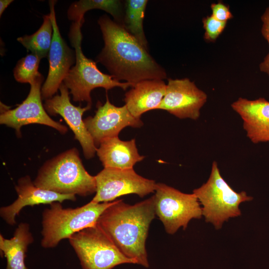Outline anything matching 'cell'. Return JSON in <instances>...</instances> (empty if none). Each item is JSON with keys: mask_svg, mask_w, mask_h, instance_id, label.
<instances>
[{"mask_svg": "<svg viewBox=\"0 0 269 269\" xmlns=\"http://www.w3.org/2000/svg\"><path fill=\"white\" fill-rule=\"evenodd\" d=\"M37 187L62 194L87 196L96 193L95 176L85 169L73 147L46 161L33 181Z\"/></svg>", "mask_w": 269, "mask_h": 269, "instance_id": "obj_3", "label": "cell"}, {"mask_svg": "<svg viewBox=\"0 0 269 269\" xmlns=\"http://www.w3.org/2000/svg\"><path fill=\"white\" fill-rule=\"evenodd\" d=\"M17 198L11 204L0 208V216L8 225L16 224L15 217L25 206L50 204L54 202L62 203L65 200L75 201L76 195L62 194L35 186L28 175L20 178L15 186Z\"/></svg>", "mask_w": 269, "mask_h": 269, "instance_id": "obj_15", "label": "cell"}, {"mask_svg": "<svg viewBox=\"0 0 269 269\" xmlns=\"http://www.w3.org/2000/svg\"><path fill=\"white\" fill-rule=\"evenodd\" d=\"M104 47L97 61L115 79L134 84L145 80L167 78L165 70L121 25L106 15L98 19Z\"/></svg>", "mask_w": 269, "mask_h": 269, "instance_id": "obj_1", "label": "cell"}, {"mask_svg": "<svg viewBox=\"0 0 269 269\" xmlns=\"http://www.w3.org/2000/svg\"><path fill=\"white\" fill-rule=\"evenodd\" d=\"M56 2V0L49 1L53 36L48 56V73L41 88V97L44 100L52 98L57 92L76 60L75 51L65 42L57 24L54 9Z\"/></svg>", "mask_w": 269, "mask_h": 269, "instance_id": "obj_13", "label": "cell"}, {"mask_svg": "<svg viewBox=\"0 0 269 269\" xmlns=\"http://www.w3.org/2000/svg\"><path fill=\"white\" fill-rule=\"evenodd\" d=\"M96 153L104 168L133 169L144 158L139 154L135 139L123 141L118 136L103 140L97 147Z\"/></svg>", "mask_w": 269, "mask_h": 269, "instance_id": "obj_17", "label": "cell"}, {"mask_svg": "<svg viewBox=\"0 0 269 269\" xmlns=\"http://www.w3.org/2000/svg\"><path fill=\"white\" fill-rule=\"evenodd\" d=\"M92 9L106 11L113 16L115 21L123 25L124 7L121 1L118 0H80L74 2L68 9V18L74 22H84V14Z\"/></svg>", "mask_w": 269, "mask_h": 269, "instance_id": "obj_20", "label": "cell"}, {"mask_svg": "<svg viewBox=\"0 0 269 269\" xmlns=\"http://www.w3.org/2000/svg\"><path fill=\"white\" fill-rule=\"evenodd\" d=\"M43 19L42 25L35 33L17 38L28 51L40 59L48 56L53 36V26L49 14L43 15Z\"/></svg>", "mask_w": 269, "mask_h": 269, "instance_id": "obj_21", "label": "cell"}, {"mask_svg": "<svg viewBox=\"0 0 269 269\" xmlns=\"http://www.w3.org/2000/svg\"><path fill=\"white\" fill-rule=\"evenodd\" d=\"M205 30L204 38L208 42H215L224 31L227 22L220 21L211 15L202 18Z\"/></svg>", "mask_w": 269, "mask_h": 269, "instance_id": "obj_24", "label": "cell"}, {"mask_svg": "<svg viewBox=\"0 0 269 269\" xmlns=\"http://www.w3.org/2000/svg\"><path fill=\"white\" fill-rule=\"evenodd\" d=\"M262 25V35L267 41L269 46V6L267 7L261 17ZM260 70L269 77V51L263 61L259 65Z\"/></svg>", "mask_w": 269, "mask_h": 269, "instance_id": "obj_25", "label": "cell"}, {"mask_svg": "<svg viewBox=\"0 0 269 269\" xmlns=\"http://www.w3.org/2000/svg\"><path fill=\"white\" fill-rule=\"evenodd\" d=\"M155 192V214L168 234H174L180 227L185 230L191 219L201 218L202 208L194 193H184L161 183H156Z\"/></svg>", "mask_w": 269, "mask_h": 269, "instance_id": "obj_8", "label": "cell"}, {"mask_svg": "<svg viewBox=\"0 0 269 269\" xmlns=\"http://www.w3.org/2000/svg\"><path fill=\"white\" fill-rule=\"evenodd\" d=\"M113 202L90 201L76 208H64L59 202L51 203L42 214L41 246L45 249L55 248L61 240L96 225L101 214Z\"/></svg>", "mask_w": 269, "mask_h": 269, "instance_id": "obj_4", "label": "cell"}, {"mask_svg": "<svg viewBox=\"0 0 269 269\" xmlns=\"http://www.w3.org/2000/svg\"><path fill=\"white\" fill-rule=\"evenodd\" d=\"M147 0H128L125 1L123 26L143 47L147 49L143 28V20Z\"/></svg>", "mask_w": 269, "mask_h": 269, "instance_id": "obj_22", "label": "cell"}, {"mask_svg": "<svg viewBox=\"0 0 269 269\" xmlns=\"http://www.w3.org/2000/svg\"><path fill=\"white\" fill-rule=\"evenodd\" d=\"M40 59L30 53L20 59L13 70V76L16 81L30 84L41 74L38 71Z\"/></svg>", "mask_w": 269, "mask_h": 269, "instance_id": "obj_23", "label": "cell"}, {"mask_svg": "<svg viewBox=\"0 0 269 269\" xmlns=\"http://www.w3.org/2000/svg\"><path fill=\"white\" fill-rule=\"evenodd\" d=\"M210 7L212 10L211 15L220 21L227 22L233 17L229 7L222 1L212 3Z\"/></svg>", "mask_w": 269, "mask_h": 269, "instance_id": "obj_26", "label": "cell"}, {"mask_svg": "<svg viewBox=\"0 0 269 269\" xmlns=\"http://www.w3.org/2000/svg\"><path fill=\"white\" fill-rule=\"evenodd\" d=\"M207 98V94L189 79H168L165 95L156 110H165L179 119L196 120Z\"/></svg>", "mask_w": 269, "mask_h": 269, "instance_id": "obj_11", "label": "cell"}, {"mask_svg": "<svg viewBox=\"0 0 269 269\" xmlns=\"http://www.w3.org/2000/svg\"><path fill=\"white\" fill-rule=\"evenodd\" d=\"M155 215L154 196L134 205L116 200L101 214L97 225L125 256L148 268L145 243Z\"/></svg>", "mask_w": 269, "mask_h": 269, "instance_id": "obj_2", "label": "cell"}, {"mask_svg": "<svg viewBox=\"0 0 269 269\" xmlns=\"http://www.w3.org/2000/svg\"><path fill=\"white\" fill-rule=\"evenodd\" d=\"M34 241L27 223H20L10 239L0 235V250L6 260L5 269H27L24 259L28 246Z\"/></svg>", "mask_w": 269, "mask_h": 269, "instance_id": "obj_19", "label": "cell"}, {"mask_svg": "<svg viewBox=\"0 0 269 269\" xmlns=\"http://www.w3.org/2000/svg\"><path fill=\"white\" fill-rule=\"evenodd\" d=\"M202 204V215L205 221L220 229L224 221L241 215L240 204L253 198L245 191L236 192L222 177L216 161L212 163L207 181L193 191Z\"/></svg>", "mask_w": 269, "mask_h": 269, "instance_id": "obj_6", "label": "cell"}, {"mask_svg": "<svg viewBox=\"0 0 269 269\" xmlns=\"http://www.w3.org/2000/svg\"><path fill=\"white\" fill-rule=\"evenodd\" d=\"M241 117L243 127L254 143H269V101L264 98H239L231 105Z\"/></svg>", "mask_w": 269, "mask_h": 269, "instance_id": "obj_16", "label": "cell"}, {"mask_svg": "<svg viewBox=\"0 0 269 269\" xmlns=\"http://www.w3.org/2000/svg\"><path fill=\"white\" fill-rule=\"evenodd\" d=\"M44 77L41 75L30 85L26 98L13 109H1L0 123L15 130L18 137H21V128L25 125L37 124L51 127L64 134L68 128L64 125L52 119L42 103L41 84Z\"/></svg>", "mask_w": 269, "mask_h": 269, "instance_id": "obj_10", "label": "cell"}, {"mask_svg": "<svg viewBox=\"0 0 269 269\" xmlns=\"http://www.w3.org/2000/svg\"><path fill=\"white\" fill-rule=\"evenodd\" d=\"M166 88V85L163 80L138 82L126 93L125 105L132 115L140 118L143 113L156 110L165 95Z\"/></svg>", "mask_w": 269, "mask_h": 269, "instance_id": "obj_18", "label": "cell"}, {"mask_svg": "<svg viewBox=\"0 0 269 269\" xmlns=\"http://www.w3.org/2000/svg\"><path fill=\"white\" fill-rule=\"evenodd\" d=\"M84 22L72 23L69 38L75 49V64L72 67L65 77L63 83L70 90L75 102H87L92 106L91 91L96 88L101 87L106 90L114 87H120L126 90L134 84L129 82H120L111 75L104 74L97 68L96 62L87 58L81 48L82 34L81 28Z\"/></svg>", "mask_w": 269, "mask_h": 269, "instance_id": "obj_5", "label": "cell"}, {"mask_svg": "<svg viewBox=\"0 0 269 269\" xmlns=\"http://www.w3.org/2000/svg\"><path fill=\"white\" fill-rule=\"evenodd\" d=\"M60 95L45 100L44 107L51 115H60L74 134V138L80 143L86 159L93 158L97 147L83 119L84 113L91 109V106H75L70 102L68 88L63 82L59 87Z\"/></svg>", "mask_w": 269, "mask_h": 269, "instance_id": "obj_14", "label": "cell"}, {"mask_svg": "<svg viewBox=\"0 0 269 269\" xmlns=\"http://www.w3.org/2000/svg\"><path fill=\"white\" fill-rule=\"evenodd\" d=\"M97 108L94 117L84 119L96 147L106 138L118 136L120 132L126 127L139 128L143 125L140 118L132 115L126 105L122 107L114 105L107 95L105 103L102 105L98 102Z\"/></svg>", "mask_w": 269, "mask_h": 269, "instance_id": "obj_12", "label": "cell"}, {"mask_svg": "<svg viewBox=\"0 0 269 269\" xmlns=\"http://www.w3.org/2000/svg\"><path fill=\"white\" fill-rule=\"evenodd\" d=\"M12 0H0V16L2 14L7 6L13 1Z\"/></svg>", "mask_w": 269, "mask_h": 269, "instance_id": "obj_27", "label": "cell"}, {"mask_svg": "<svg viewBox=\"0 0 269 269\" xmlns=\"http://www.w3.org/2000/svg\"><path fill=\"white\" fill-rule=\"evenodd\" d=\"M95 176L97 189L91 201L99 203L115 201L118 197L135 194L140 197L155 191V181L145 178L134 169L104 168Z\"/></svg>", "mask_w": 269, "mask_h": 269, "instance_id": "obj_9", "label": "cell"}, {"mask_svg": "<svg viewBox=\"0 0 269 269\" xmlns=\"http://www.w3.org/2000/svg\"><path fill=\"white\" fill-rule=\"evenodd\" d=\"M68 240L82 269H112L121 264H136L119 250L97 224L75 233Z\"/></svg>", "mask_w": 269, "mask_h": 269, "instance_id": "obj_7", "label": "cell"}]
</instances>
